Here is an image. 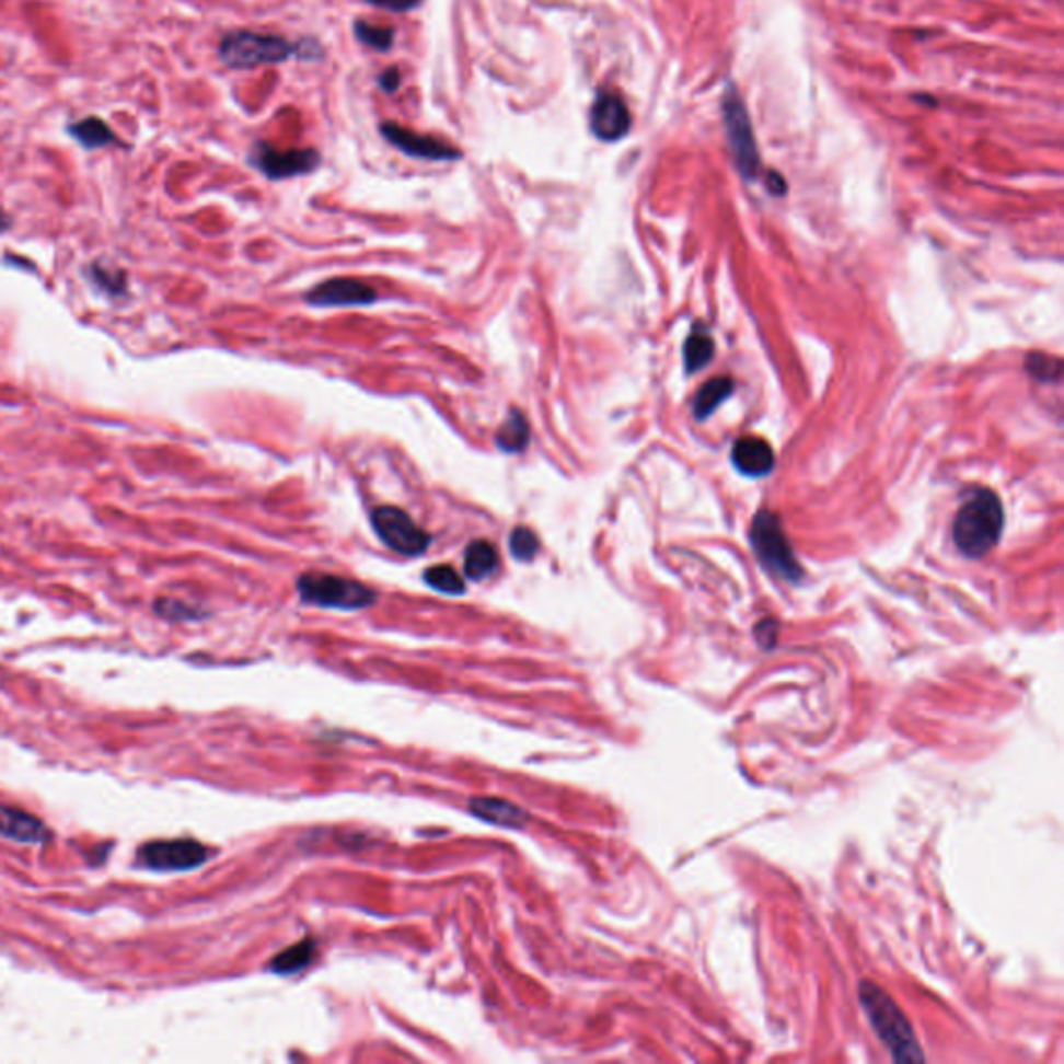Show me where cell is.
Instances as JSON below:
<instances>
[{
	"instance_id": "6da1fadb",
	"label": "cell",
	"mask_w": 1064,
	"mask_h": 1064,
	"mask_svg": "<svg viewBox=\"0 0 1064 1064\" xmlns=\"http://www.w3.org/2000/svg\"><path fill=\"white\" fill-rule=\"evenodd\" d=\"M291 57L321 59L323 53L314 41L293 44L281 36L258 34L250 30L229 32L219 42V59L229 69H256L263 65H279L289 61Z\"/></svg>"
},
{
	"instance_id": "7a4b0ae2",
	"label": "cell",
	"mask_w": 1064,
	"mask_h": 1064,
	"mask_svg": "<svg viewBox=\"0 0 1064 1064\" xmlns=\"http://www.w3.org/2000/svg\"><path fill=\"white\" fill-rule=\"evenodd\" d=\"M860 1004L869 1017V1023L876 1029L878 1038L890 1050L894 1061H925L922 1045L917 1042L913 1027L904 1017L899 1004L894 1003L880 985L863 982L859 985Z\"/></svg>"
},
{
	"instance_id": "3957f363",
	"label": "cell",
	"mask_w": 1064,
	"mask_h": 1064,
	"mask_svg": "<svg viewBox=\"0 0 1064 1064\" xmlns=\"http://www.w3.org/2000/svg\"><path fill=\"white\" fill-rule=\"evenodd\" d=\"M1004 510L992 491H978L962 506L955 520V543L967 557L992 552L1003 534Z\"/></svg>"
},
{
	"instance_id": "277c9868",
	"label": "cell",
	"mask_w": 1064,
	"mask_h": 1064,
	"mask_svg": "<svg viewBox=\"0 0 1064 1064\" xmlns=\"http://www.w3.org/2000/svg\"><path fill=\"white\" fill-rule=\"evenodd\" d=\"M298 593L312 605L331 610H365L377 601V593L351 578L335 574L308 573L298 578Z\"/></svg>"
},
{
	"instance_id": "5b68a950",
	"label": "cell",
	"mask_w": 1064,
	"mask_h": 1064,
	"mask_svg": "<svg viewBox=\"0 0 1064 1064\" xmlns=\"http://www.w3.org/2000/svg\"><path fill=\"white\" fill-rule=\"evenodd\" d=\"M751 539L763 568H767L774 576L788 582H797L802 576L795 552L784 534L782 522L776 513H759L751 529Z\"/></svg>"
},
{
	"instance_id": "8992f818",
	"label": "cell",
	"mask_w": 1064,
	"mask_h": 1064,
	"mask_svg": "<svg viewBox=\"0 0 1064 1064\" xmlns=\"http://www.w3.org/2000/svg\"><path fill=\"white\" fill-rule=\"evenodd\" d=\"M370 522L379 539L400 555L416 557L430 547L432 536L429 532L420 529L414 518L400 508L381 506L370 513Z\"/></svg>"
},
{
	"instance_id": "52a82bcc",
	"label": "cell",
	"mask_w": 1064,
	"mask_h": 1064,
	"mask_svg": "<svg viewBox=\"0 0 1064 1064\" xmlns=\"http://www.w3.org/2000/svg\"><path fill=\"white\" fill-rule=\"evenodd\" d=\"M724 124H726L728 142L732 148V157H735L738 171L747 180H755L759 169H761L757 143H755L749 113H747V108H744V104L740 101L735 88H728V94L724 99Z\"/></svg>"
},
{
	"instance_id": "ba28073f",
	"label": "cell",
	"mask_w": 1064,
	"mask_h": 1064,
	"mask_svg": "<svg viewBox=\"0 0 1064 1064\" xmlns=\"http://www.w3.org/2000/svg\"><path fill=\"white\" fill-rule=\"evenodd\" d=\"M210 857L208 846L192 839L152 840L138 851V863L152 871H187Z\"/></svg>"
},
{
	"instance_id": "9c48e42d",
	"label": "cell",
	"mask_w": 1064,
	"mask_h": 1064,
	"mask_svg": "<svg viewBox=\"0 0 1064 1064\" xmlns=\"http://www.w3.org/2000/svg\"><path fill=\"white\" fill-rule=\"evenodd\" d=\"M250 163L254 164L265 177L281 182L289 177H300L312 173L321 164V154L314 148H275L270 143H254L250 152Z\"/></svg>"
},
{
	"instance_id": "30bf717a",
	"label": "cell",
	"mask_w": 1064,
	"mask_h": 1064,
	"mask_svg": "<svg viewBox=\"0 0 1064 1064\" xmlns=\"http://www.w3.org/2000/svg\"><path fill=\"white\" fill-rule=\"evenodd\" d=\"M381 136L391 146H395L397 150H402L404 154L414 157V159L435 161V163H451V161H460L462 159L460 148L451 146L446 140L416 134V131H412L408 127L391 124V122L381 125Z\"/></svg>"
},
{
	"instance_id": "8fae6325",
	"label": "cell",
	"mask_w": 1064,
	"mask_h": 1064,
	"mask_svg": "<svg viewBox=\"0 0 1064 1064\" xmlns=\"http://www.w3.org/2000/svg\"><path fill=\"white\" fill-rule=\"evenodd\" d=\"M591 131L603 142H617L631 131V113L626 103L612 92L601 90L591 106Z\"/></svg>"
},
{
	"instance_id": "7c38bea8",
	"label": "cell",
	"mask_w": 1064,
	"mask_h": 1064,
	"mask_svg": "<svg viewBox=\"0 0 1064 1064\" xmlns=\"http://www.w3.org/2000/svg\"><path fill=\"white\" fill-rule=\"evenodd\" d=\"M307 300L312 307H367L377 300V291L360 279L337 277L308 291Z\"/></svg>"
},
{
	"instance_id": "4fadbf2b",
	"label": "cell",
	"mask_w": 1064,
	"mask_h": 1064,
	"mask_svg": "<svg viewBox=\"0 0 1064 1064\" xmlns=\"http://www.w3.org/2000/svg\"><path fill=\"white\" fill-rule=\"evenodd\" d=\"M0 836L21 844H42L50 840V830L36 816L18 807L0 805Z\"/></svg>"
},
{
	"instance_id": "5bb4252c",
	"label": "cell",
	"mask_w": 1064,
	"mask_h": 1064,
	"mask_svg": "<svg viewBox=\"0 0 1064 1064\" xmlns=\"http://www.w3.org/2000/svg\"><path fill=\"white\" fill-rule=\"evenodd\" d=\"M732 460H735L738 471L747 474V476H765V474L772 472L774 464H776V455H774L772 446L765 439H759V437L738 439L737 446L732 450Z\"/></svg>"
},
{
	"instance_id": "9a60e30c",
	"label": "cell",
	"mask_w": 1064,
	"mask_h": 1064,
	"mask_svg": "<svg viewBox=\"0 0 1064 1064\" xmlns=\"http://www.w3.org/2000/svg\"><path fill=\"white\" fill-rule=\"evenodd\" d=\"M471 811L487 823L513 828V830H520L529 821V813L524 809L501 798H474L471 802Z\"/></svg>"
},
{
	"instance_id": "2e32d148",
	"label": "cell",
	"mask_w": 1064,
	"mask_h": 1064,
	"mask_svg": "<svg viewBox=\"0 0 1064 1064\" xmlns=\"http://www.w3.org/2000/svg\"><path fill=\"white\" fill-rule=\"evenodd\" d=\"M67 134L80 146H83L85 150H99V148L119 143V138L115 136V131L96 115H90V117H83L80 122L67 125Z\"/></svg>"
},
{
	"instance_id": "e0dca14e",
	"label": "cell",
	"mask_w": 1064,
	"mask_h": 1064,
	"mask_svg": "<svg viewBox=\"0 0 1064 1064\" xmlns=\"http://www.w3.org/2000/svg\"><path fill=\"white\" fill-rule=\"evenodd\" d=\"M499 568V552L497 547L485 541H472L464 552V573L472 580H485Z\"/></svg>"
},
{
	"instance_id": "ac0fdd59",
	"label": "cell",
	"mask_w": 1064,
	"mask_h": 1064,
	"mask_svg": "<svg viewBox=\"0 0 1064 1064\" xmlns=\"http://www.w3.org/2000/svg\"><path fill=\"white\" fill-rule=\"evenodd\" d=\"M531 425L520 409H510L508 418L495 432V446L506 453H518L529 446Z\"/></svg>"
},
{
	"instance_id": "d6986e66",
	"label": "cell",
	"mask_w": 1064,
	"mask_h": 1064,
	"mask_svg": "<svg viewBox=\"0 0 1064 1064\" xmlns=\"http://www.w3.org/2000/svg\"><path fill=\"white\" fill-rule=\"evenodd\" d=\"M732 391H735V383H732V379H728V377H719V379H712V381H707V383H705V385L698 390V393H696V418H701V420L709 418V416H712V414H714V412H716V409L719 408V406H721V404H724V402H726L730 395H732Z\"/></svg>"
},
{
	"instance_id": "ffe728a7",
	"label": "cell",
	"mask_w": 1064,
	"mask_h": 1064,
	"mask_svg": "<svg viewBox=\"0 0 1064 1064\" xmlns=\"http://www.w3.org/2000/svg\"><path fill=\"white\" fill-rule=\"evenodd\" d=\"M314 955H316V941L312 940V938H307V940L298 941V944L289 946L284 952H279L270 961V971H275L279 975L298 973V971L307 969L308 964L314 959Z\"/></svg>"
},
{
	"instance_id": "44dd1931",
	"label": "cell",
	"mask_w": 1064,
	"mask_h": 1064,
	"mask_svg": "<svg viewBox=\"0 0 1064 1064\" xmlns=\"http://www.w3.org/2000/svg\"><path fill=\"white\" fill-rule=\"evenodd\" d=\"M712 356H714L712 337L705 331H695L684 346L686 370L695 372V370L705 369L712 362Z\"/></svg>"
},
{
	"instance_id": "7402d4cb",
	"label": "cell",
	"mask_w": 1064,
	"mask_h": 1064,
	"mask_svg": "<svg viewBox=\"0 0 1064 1064\" xmlns=\"http://www.w3.org/2000/svg\"><path fill=\"white\" fill-rule=\"evenodd\" d=\"M425 582L429 585L430 589H435L439 593L462 594L466 591L464 578L458 574V570H453L451 566H448V564L429 568L425 573Z\"/></svg>"
},
{
	"instance_id": "603a6c76",
	"label": "cell",
	"mask_w": 1064,
	"mask_h": 1064,
	"mask_svg": "<svg viewBox=\"0 0 1064 1064\" xmlns=\"http://www.w3.org/2000/svg\"><path fill=\"white\" fill-rule=\"evenodd\" d=\"M354 32H356V38L362 42L365 46L374 48L379 53H388L391 46H393V42H395V32L391 27L374 25V23H369V21H356L354 23Z\"/></svg>"
},
{
	"instance_id": "cb8c5ba5",
	"label": "cell",
	"mask_w": 1064,
	"mask_h": 1064,
	"mask_svg": "<svg viewBox=\"0 0 1064 1064\" xmlns=\"http://www.w3.org/2000/svg\"><path fill=\"white\" fill-rule=\"evenodd\" d=\"M539 547V536L529 527H516L510 534V552L518 562H532Z\"/></svg>"
},
{
	"instance_id": "d4e9b609",
	"label": "cell",
	"mask_w": 1064,
	"mask_h": 1064,
	"mask_svg": "<svg viewBox=\"0 0 1064 1064\" xmlns=\"http://www.w3.org/2000/svg\"><path fill=\"white\" fill-rule=\"evenodd\" d=\"M1027 372L1038 379V381H1059L1061 377V370H1063V365L1059 358H1052V356H1044V354H1031L1027 356Z\"/></svg>"
},
{
	"instance_id": "484cf974",
	"label": "cell",
	"mask_w": 1064,
	"mask_h": 1064,
	"mask_svg": "<svg viewBox=\"0 0 1064 1064\" xmlns=\"http://www.w3.org/2000/svg\"><path fill=\"white\" fill-rule=\"evenodd\" d=\"M154 612L163 615L166 620H175V622L200 617V614L194 608H189L184 601H175V599H161V601H157L154 603Z\"/></svg>"
},
{
	"instance_id": "4316f807",
	"label": "cell",
	"mask_w": 1064,
	"mask_h": 1064,
	"mask_svg": "<svg viewBox=\"0 0 1064 1064\" xmlns=\"http://www.w3.org/2000/svg\"><path fill=\"white\" fill-rule=\"evenodd\" d=\"M92 270H94V275H92V277L96 279V284H99V286L104 287V289H108L111 293H122V291H124L125 277L122 275V273L117 275L115 270H106V268L101 265L94 266Z\"/></svg>"
},
{
	"instance_id": "83f0119b",
	"label": "cell",
	"mask_w": 1064,
	"mask_h": 1064,
	"mask_svg": "<svg viewBox=\"0 0 1064 1064\" xmlns=\"http://www.w3.org/2000/svg\"><path fill=\"white\" fill-rule=\"evenodd\" d=\"M367 2L372 7L391 11V13H408V11H414L423 4V0H367Z\"/></svg>"
},
{
	"instance_id": "f1b7e54d",
	"label": "cell",
	"mask_w": 1064,
	"mask_h": 1064,
	"mask_svg": "<svg viewBox=\"0 0 1064 1064\" xmlns=\"http://www.w3.org/2000/svg\"><path fill=\"white\" fill-rule=\"evenodd\" d=\"M755 635H757L759 645L770 649L778 640V624L774 620H765L755 628Z\"/></svg>"
},
{
	"instance_id": "f546056e",
	"label": "cell",
	"mask_w": 1064,
	"mask_h": 1064,
	"mask_svg": "<svg viewBox=\"0 0 1064 1064\" xmlns=\"http://www.w3.org/2000/svg\"><path fill=\"white\" fill-rule=\"evenodd\" d=\"M400 83H402V73H400V69H395V67H391V69H388L385 73H381V78H379V85H381L385 92H395V90L400 88Z\"/></svg>"
},
{
	"instance_id": "4dcf8cb0",
	"label": "cell",
	"mask_w": 1064,
	"mask_h": 1064,
	"mask_svg": "<svg viewBox=\"0 0 1064 1064\" xmlns=\"http://www.w3.org/2000/svg\"><path fill=\"white\" fill-rule=\"evenodd\" d=\"M11 225H13L11 217H9V215H7V212L0 208V233H2V231H9Z\"/></svg>"
}]
</instances>
